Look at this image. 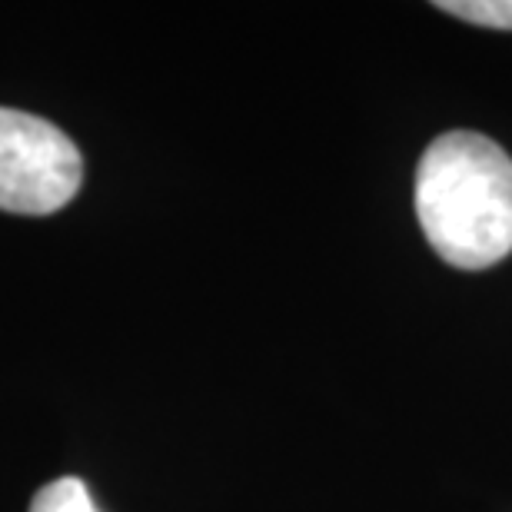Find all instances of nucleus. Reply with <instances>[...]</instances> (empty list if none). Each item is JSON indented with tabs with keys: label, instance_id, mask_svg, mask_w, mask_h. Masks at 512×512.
Returning a JSON list of instances; mask_svg holds the SVG:
<instances>
[{
	"label": "nucleus",
	"instance_id": "obj_2",
	"mask_svg": "<svg viewBox=\"0 0 512 512\" xmlns=\"http://www.w3.org/2000/svg\"><path fill=\"white\" fill-rule=\"evenodd\" d=\"M80 183L84 160L64 130L0 107V210L47 217L77 197Z\"/></svg>",
	"mask_w": 512,
	"mask_h": 512
},
{
	"label": "nucleus",
	"instance_id": "obj_4",
	"mask_svg": "<svg viewBox=\"0 0 512 512\" xmlns=\"http://www.w3.org/2000/svg\"><path fill=\"white\" fill-rule=\"evenodd\" d=\"M436 10L466 20V24L512 30V0H439Z\"/></svg>",
	"mask_w": 512,
	"mask_h": 512
},
{
	"label": "nucleus",
	"instance_id": "obj_1",
	"mask_svg": "<svg viewBox=\"0 0 512 512\" xmlns=\"http://www.w3.org/2000/svg\"><path fill=\"white\" fill-rule=\"evenodd\" d=\"M416 217L429 247L459 270H486L512 253V160L496 140L453 130L416 167Z\"/></svg>",
	"mask_w": 512,
	"mask_h": 512
},
{
	"label": "nucleus",
	"instance_id": "obj_3",
	"mask_svg": "<svg viewBox=\"0 0 512 512\" xmlns=\"http://www.w3.org/2000/svg\"><path fill=\"white\" fill-rule=\"evenodd\" d=\"M30 512H100L90 499V489L74 476L47 483L30 503Z\"/></svg>",
	"mask_w": 512,
	"mask_h": 512
}]
</instances>
